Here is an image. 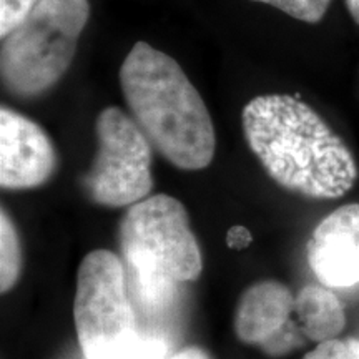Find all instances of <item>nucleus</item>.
Instances as JSON below:
<instances>
[{
    "instance_id": "nucleus-2",
    "label": "nucleus",
    "mask_w": 359,
    "mask_h": 359,
    "mask_svg": "<svg viewBox=\"0 0 359 359\" xmlns=\"http://www.w3.org/2000/svg\"><path fill=\"white\" fill-rule=\"evenodd\" d=\"M120 85L132 118L170 163L188 172L212 163V116L175 58L137 42L120 69Z\"/></svg>"
},
{
    "instance_id": "nucleus-13",
    "label": "nucleus",
    "mask_w": 359,
    "mask_h": 359,
    "mask_svg": "<svg viewBox=\"0 0 359 359\" xmlns=\"http://www.w3.org/2000/svg\"><path fill=\"white\" fill-rule=\"evenodd\" d=\"M42 0H0V37H6Z\"/></svg>"
},
{
    "instance_id": "nucleus-3",
    "label": "nucleus",
    "mask_w": 359,
    "mask_h": 359,
    "mask_svg": "<svg viewBox=\"0 0 359 359\" xmlns=\"http://www.w3.org/2000/svg\"><path fill=\"white\" fill-rule=\"evenodd\" d=\"M130 298L148 321L175 306L180 283L195 281L203 262L182 201L154 195L130 206L120 223Z\"/></svg>"
},
{
    "instance_id": "nucleus-16",
    "label": "nucleus",
    "mask_w": 359,
    "mask_h": 359,
    "mask_svg": "<svg viewBox=\"0 0 359 359\" xmlns=\"http://www.w3.org/2000/svg\"><path fill=\"white\" fill-rule=\"evenodd\" d=\"M170 359H210V356H208V353L203 351L201 348L190 346V348L182 349V351L177 353L173 358H170Z\"/></svg>"
},
{
    "instance_id": "nucleus-14",
    "label": "nucleus",
    "mask_w": 359,
    "mask_h": 359,
    "mask_svg": "<svg viewBox=\"0 0 359 359\" xmlns=\"http://www.w3.org/2000/svg\"><path fill=\"white\" fill-rule=\"evenodd\" d=\"M303 359H358L354 338H336L325 341V343H318V346Z\"/></svg>"
},
{
    "instance_id": "nucleus-8",
    "label": "nucleus",
    "mask_w": 359,
    "mask_h": 359,
    "mask_svg": "<svg viewBox=\"0 0 359 359\" xmlns=\"http://www.w3.org/2000/svg\"><path fill=\"white\" fill-rule=\"evenodd\" d=\"M293 313L294 294L288 286L280 281L255 283L238 302L236 336L246 344H262L275 356L290 353L303 343V334L291 320Z\"/></svg>"
},
{
    "instance_id": "nucleus-12",
    "label": "nucleus",
    "mask_w": 359,
    "mask_h": 359,
    "mask_svg": "<svg viewBox=\"0 0 359 359\" xmlns=\"http://www.w3.org/2000/svg\"><path fill=\"white\" fill-rule=\"evenodd\" d=\"M251 2L266 4L306 24L321 22L331 6V0H251Z\"/></svg>"
},
{
    "instance_id": "nucleus-6",
    "label": "nucleus",
    "mask_w": 359,
    "mask_h": 359,
    "mask_svg": "<svg viewBox=\"0 0 359 359\" xmlns=\"http://www.w3.org/2000/svg\"><path fill=\"white\" fill-rule=\"evenodd\" d=\"M98 148L83 188L93 203L122 208L148 198L151 178V143L132 115L107 107L98 115Z\"/></svg>"
},
{
    "instance_id": "nucleus-1",
    "label": "nucleus",
    "mask_w": 359,
    "mask_h": 359,
    "mask_svg": "<svg viewBox=\"0 0 359 359\" xmlns=\"http://www.w3.org/2000/svg\"><path fill=\"white\" fill-rule=\"evenodd\" d=\"M243 133L264 172L285 190L314 200L341 198L358 180L346 143L308 103L269 93L245 105Z\"/></svg>"
},
{
    "instance_id": "nucleus-18",
    "label": "nucleus",
    "mask_w": 359,
    "mask_h": 359,
    "mask_svg": "<svg viewBox=\"0 0 359 359\" xmlns=\"http://www.w3.org/2000/svg\"><path fill=\"white\" fill-rule=\"evenodd\" d=\"M354 346H356V351H358V359H359V338H354Z\"/></svg>"
},
{
    "instance_id": "nucleus-17",
    "label": "nucleus",
    "mask_w": 359,
    "mask_h": 359,
    "mask_svg": "<svg viewBox=\"0 0 359 359\" xmlns=\"http://www.w3.org/2000/svg\"><path fill=\"white\" fill-rule=\"evenodd\" d=\"M344 2H346V8L351 19L359 25V0H344Z\"/></svg>"
},
{
    "instance_id": "nucleus-5",
    "label": "nucleus",
    "mask_w": 359,
    "mask_h": 359,
    "mask_svg": "<svg viewBox=\"0 0 359 359\" xmlns=\"http://www.w3.org/2000/svg\"><path fill=\"white\" fill-rule=\"evenodd\" d=\"M88 17V0H42L2 37L4 87L20 98L50 90L69 70Z\"/></svg>"
},
{
    "instance_id": "nucleus-15",
    "label": "nucleus",
    "mask_w": 359,
    "mask_h": 359,
    "mask_svg": "<svg viewBox=\"0 0 359 359\" xmlns=\"http://www.w3.org/2000/svg\"><path fill=\"white\" fill-rule=\"evenodd\" d=\"M226 243L233 250H245L251 243V233L245 226H241V224H235V226L228 230Z\"/></svg>"
},
{
    "instance_id": "nucleus-11",
    "label": "nucleus",
    "mask_w": 359,
    "mask_h": 359,
    "mask_svg": "<svg viewBox=\"0 0 359 359\" xmlns=\"http://www.w3.org/2000/svg\"><path fill=\"white\" fill-rule=\"evenodd\" d=\"M22 253L15 224L6 210L0 213V290L7 293L20 276Z\"/></svg>"
},
{
    "instance_id": "nucleus-4",
    "label": "nucleus",
    "mask_w": 359,
    "mask_h": 359,
    "mask_svg": "<svg viewBox=\"0 0 359 359\" xmlns=\"http://www.w3.org/2000/svg\"><path fill=\"white\" fill-rule=\"evenodd\" d=\"M74 320L85 359H163L167 354L163 339L140 334L125 266L109 250L92 251L80 263Z\"/></svg>"
},
{
    "instance_id": "nucleus-9",
    "label": "nucleus",
    "mask_w": 359,
    "mask_h": 359,
    "mask_svg": "<svg viewBox=\"0 0 359 359\" xmlns=\"http://www.w3.org/2000/svg\"><path fill=\"white\" fill-rule=\"evenodd\" d=\"M308 263L325 286L359 285V203L339 206L321 219L308 243Z\"/></svg>"
},
{
    "instance_id": "nucleus-10",
    "label": "nucleus",
    "mask_w": 359,
    "mask_h": 359,
    "mask_svg": "<svg viewBox=\"0 0 359 359\" xmlns=\"http://www.w3.org/2000/svg\"><path fill=\"white\" fill-rule=\"evenodd\" d=\"M294 325L304 338L316 343L336 339L346 326L343 303L325 286L308 285L294 296Z\"/></svg>"
},
{
    "instance_id": "nucleus-7",
    "label": "nucleus",
    "mask_w": 359,
    "mask_h": 359,
    "mask_svg": "<svg viewBox=\"0 0 359 359\" xmlns=\"http://www.w3.org/2000/svg\"><path fill=\"white\" fill-rule=\"evenodd\" d=\"M58 155L47 132L19 111L0 109V185L32 190L57 172Z\"/></svg>"
}]
</instances>
